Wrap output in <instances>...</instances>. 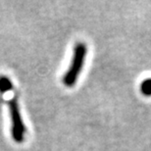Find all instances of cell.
I'll return each mask as SVG.
<instances>
[{"label": "cell", "mask_w": 151, "mask_h": 151, "mask_svg": "<svg viewBox=\"0 0 151 151\" xmlns=\"http://www.w3.org/2000/svg\"><path fill=\"white\" fill-rule=\"evenodd\" d=\"M139 89L144 96H151V78L141 81Z\"/></svg>", "instance_id": "3"}, {"label": "cell", "mask_w": 151, "mask_h": 151, "mask_svg": "<svg viewBox=\"0 0 151 151\" xmlns=\"http://www.w3.org/2000/svg\"><path fill=\"white\" fill-rule=\"evenodd\" d=\"M9 110H10L12 120V137L17 142H22L25 134V126H24L22 116H21L18 102L15 99L9 101Z\"/></svg>", "instance_id": "2"}, {"label": "cell", "mask_w": 151, "mask_h": 151, "mask_svg": "<svg viewBox=\"0 0 151 151\" xmlns=\"http://www.w3.org/2000/svg\"><path fill=\"white\" fill-rule=\"evenodd\" d=\"M86 55V44L81 43V42L76 44L71 65L68 69V72L64 76V78H63V83H64L65 86H73L77 83L78 76H80L81 70H83Z\"/></svg>", "instance_id": "1"}, {"label": "cell", "mask_w": 151, "mask_h": 151, "mask_svg": "<svg viewBox=\"0 0 151 151\" xmlns=\"http://www.w3.org/2000/svg\"><path fill=\"white\" fill-rule=\"evenodd\" d=\"M12 89V83L7 77L0 76V92L5 93Z\"/></svg>", "instance_id": "4"}]
</instances>
